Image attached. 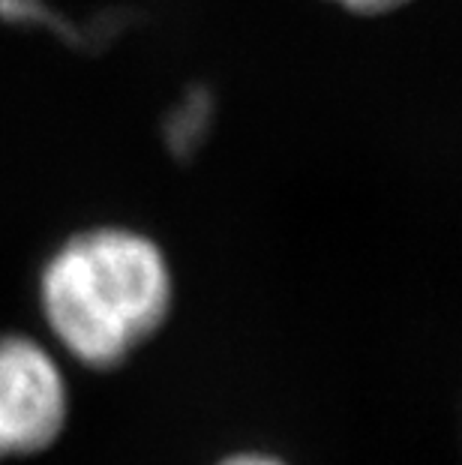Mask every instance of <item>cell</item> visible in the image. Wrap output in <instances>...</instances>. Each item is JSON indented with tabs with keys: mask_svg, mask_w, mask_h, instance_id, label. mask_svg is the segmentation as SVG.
I'll return each instance as SVG.
<instances>
[{
	"mask_svg": "<svg viewBox=\"0 0 462 465\" xmlns=\"http://www.w3.org/2000/svg\"><path fill=\"white\" fill-rule=\"evenodd\" d=\"M48 331L91 370H114L169 322L174 276L151 237L91 229L70 237L39 276Z\"/></svg>",
	"mask_w": 462,
	"mask_h": 465,
	"instance_id": "obj_1",
	"label": "cell"
},
{
	"mask_svg": "<svg viewBox=\"0 0 462 465\" xmlns=\"http://www.w3.org/2000/svg\"><path fill=\"white\" fill-rule=\"evenodd\" d=\"M211 117H213V103L204 87L186 94L183 103L174 108L169 114V121H165V144L172 147V153H178V156L195 153V147L208 135Z\"/></svg>",
	"mask_w": 462,
	"mask_h": 465,
	"instance_id": "obj_3",
	"label": "cell"
},
{
	"mask_svg": "<svg viewBox=\"0 0 462 465\" xmlns=\"http://www.w3.org/2000/svg\"><path fill=\"white\" fill-rule=\"evenodd\" d=\"M333 4L351 9V13L360 15H381V13H393V9L406 6L408 0H333Z\"/></svg>",
	"mask_w": 462,
	"mask_h": 465,
	"instance_id": "obj_4",
	"label": "cell"
},
{
	"mask_svg": "<svg viewBox=\"0 0 462 465\" xmlns=\"http://www.w3.org/2000/svg\"><path fill=\"white\" fill-rule=\"evenodd\" d=\"M66 420L70 391L48 349L18 333L0 336V460L48 450Z\"/></svg>",
	"mask_w": 462,
	"mask_h": 465,
	"instance_id": "obj_2",
	"label": "cell"
},
{
	"mask_svg": "<svg viewBox=\"0 0 462 465\" xmlns=\"http://www.w3.org/2000/svg\"><path fill=\"white\" fill-rule=\"evenodd\" d=\"M220 465H285V462L277 460V457H270V453H261V450H241V453L225 457Z\"/></svg>",
	"mask_w": 462,
	"mask_h": 465,
	"instance_id": "obj_5",
	"label": "cell"
}]
</instances>
